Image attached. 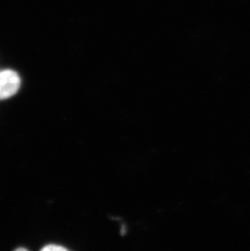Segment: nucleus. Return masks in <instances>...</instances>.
Here are the masks:
<instances>
[{"mask_svg":"<svg viewBox=\"0 0 250 251\" xmlns=\"http://www.w3.org/2000/svg\"><path fill=\"white\" fill-rule=\"evenodd\" d=\"M20 86L21 78L16 72L8 69L0 72V100L13 96Z\"/></svg>","mask_w":250,"mask_h":251,"instance_id":"1","label":"nucleus"},{"mask_svg":"<svg viewBox=\"0 0 250 251\" xmlns=\"http://www.w3.org/2000/svg\"><path fill=\"white\" fill-rule=\"evenodd\" d=\"M40 251H69L65 247L58 245H48L43 247Z\"/></svg>","mask_w":250,"mask_h":251,"instance_id":"2","label":"nucleus"},{"mask_svg":"<svg viewBox=\"0 0 250 251\" xmlns=\"http://www.w3.org/2000/svg\"><path fill=\"white\" fill-rule=\"evenodd\" d=\"M14 251H27V250H26V249H25V248H22V247H21V248H17V250H15Z\"/></svg>","mask_w":250,"mask_h":251,"instance_id":"3","label":"nucleus"}]
</instances>
